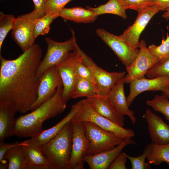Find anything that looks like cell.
<instances>
[{"instance_id": "cell-37", "label": "cell", "mask_w": 169, "mask_h": 169, "mask_svg": "<svg viewBox=\"0 0 169 169\" xmlns=\"http://www.w3.org/2000/svg\"><path fill=\"white\" fill-rule=\"evenodd\" d=\"M127 159V154L121 152L111 163L108 169H126Z\"/></svg>"}, {"instance_id": "cell-22", "label": "cell", "mask_w": 169, "mask_h": 169, "mask_svg": "<svg viewBox=\"0 0 169 169\" xmlns=\"http://www.w3.org/2000/svg\"><path fill=\"white\" fill-rule=\"evenodd\" d=\"M28 169H51L49 163L39 147L28 140V144L23 146Z\"/></svg>"}, {"instance_id": "cell-14", "label": "cell", "mask_w": 169, "mask_h": 169, "mask_svg": "<svg viewBox=\"0 0 169 169\" xmlns=\"http://www.w3.org/2000/svg\"><path fill=\"white\" fill-rule=\"evenodd\" d=\"M61 85L62 80L55 66L47 69L40 78L37 98L31 107V111L51 98L58 87Z\"/></svg>"}, {"instance_id": "cell-42", "label": "cell", "mask_w": 169, "mask_h": 169, "mask_svg": "<svg viewBox=\"0 0 169 169\" xmlns=\"http://www.w3.org/2000/svg\"></svg>"}, {"instance_id": "cell-39", "label": "cell", "mask_w": 169, "mask_h": 169, "mask_svg": "<svg viewBox=\"0 0 169 169\" xmlns=\"http://www.w3.org/2000/svg\"><path fill=\"white\" fill-rule=\"evenodd\" d=\"M34 5L33 10L42 17L46 14L45 6L47 0H32Z\"/></svg>"}, {"instance_id": "cell-13", "label": "cell", "mask_w": 169, "mask_h": 169, "mask_svg": "<svg viewBox=\"0 0 169 169\" xmlns=\"http://www.w3.org/2000/svg\"><path fill=\"white\" fill-rule=\"evenodd\" d=\"M160 11L158 7L154 5L138 13L133 24L129 26L119 37L132 48H139L141 33L151 19Z\"/></svg>"}, {"instance_id": "cell-12", "label": "cell", "mask_w": 169, "mask_h": 169, "mask_svg": "<svg viewBox=\"0 0 169 169\" xmlns=\"http://www.w3.org/2000/svg\"><path fill=\"white\" fill-rule=\"evenodd\" d=\"M140 51L132 63L126 67L127 73L125 77V82L130 84L135 79L144 77L147 71L155 64L159 61L149 51L146 42L140 41Z\"/></svg>"}, {"instance_id": "cell-2", "label": "cell", "mask_w": 169, "mask_h": 169, "mask_svg": "<svg viewBox=\"0 0 169 169\" xmlns=\"http://www.w3.org/2000/svg\"><path fill=\"white\" fill-rule=\"evenodd\" d=\"M63 85L57 88L54 94L30 113L16 118L15 135L19 137H33L43 131L47 120L54 118L65 110L67 101L63 97Z\"/></svg>"}, {"instance_id": "cell-7", "label": "cell", "mask_w": 169, "mask_h": 169, "mask_svg": "<svg viewBox=\"0 0 169 169\" xmlns=\"http://www.w3.org/2000/svg\"><path fill=\"white\" fill-rule=\"evenodd\" d=\"M83 62L90 70L94 79L97 95L106 96L112 88L124 77L125 71L110 72L98 66L92 59L80 49Z\"/></svg>"}, {"instance_id": "cell-17", "label": "cell", "mask_w": 169, "mask_h": 169, "mask_svg": "<svg viewBox=\"0 0 169 169\" xmlns=\"http://www.w3.org/2000/svg\"><path fill=\"white\" fill-rule=\"evenodd\" d=\"M142 116L148 124V131L151 142L158 145L169 143V125L149 109L146 110Z\"/></svg>"}, {"instance_id": "cell-31", "label": "cell", "mask_w": 169, "mask_h": 169, "mask_svg": "<svg viewBox=\"0 0 169 169\" xmlns=\"http://www.w3.org/2000/svg\"><path fill=\"white\" fill-rule=\"evenodd\" d=\"M16 18L12 14L0 12V52L3 41L9 32L12 30Z\"/></svg>"}, {"instance_id": "cell-3", "label": "cell", "mask_w": 169, "mask_h": 169, "mask_svg": "<svg viewBox=\"0 0 169 169\" xmlns=\"http://www.w3.org/2000/svg\"><path fill=\"white\" fill-rule=\"evenodd\" d=\"M73 126L66 124L55 136L41 146L52 169H69L72 146Z\"/></svg>"}, {"instance_id": "cell-30", "label": "cell", "mask_w": 169, "mask_h": 169, "mask_svg": "<svg viewBox=\"0 0 169 169\" xmlns=\"http://www.w3.org/2000/svg\"><path fill=\"white\" fill-rule=\"evenodd\" d=\"M150 52L159 61L165 60L169 58V35L167 32L165 39L163 37L161 44L156 46L152 44L147 48Z\"/></svg>"}, {"instance_id": "cell-10", "label": "cell", "mask_w": 169, "mask_h": 169, "mask_svg": "<svg viewBox=\"0 0 169 169\" xmlns=\"http://www.w3.org/2000/svg\"><path fill=\"white\" fill-rule=\"evenodd\" d=\"M96 32L125 67L132 63L139 52L140 49L132 48L119 36L113 34L103 28L97 29Z\"/></svg>"}, {"instance_id": "cell-15", "label": "cell", "mask_w": 169, "mask_h": 169, "mask_svg": "<svg viewBox=\"0 0 169 169\" xmlns=\"http://www.w3.org/2000/svg\"><path fill=\"white\" fill-rule=\"evenodd\" d=\"M130 88L129 93L126 98L129 107L137 95L146 91H161L169 99V76L135 79L130 83Z\"/></svg>"}, {"instance_id": "cell-27", "label": "cell", "mask_w": 169, "mask_h": 169, "mask_svg": "<svg viewBox=\"0 0 169 169\" xmlns=\"http://www.w3.org/2000/svg\"><path fill=\"white\" fill-rule=\"evenodd\" d=\"M97 95V90L93 83L84 79L76 77L71 98L76 99L83 97L88 98Z\"/></svg>"}, {"instance_id": "cell-1", "label": "cell", "mask_w": 169, "mask_h": 169, "mask_svg": "<svg viewBox=\"0 0 169 169\" xmlns=\"http://www.w3.org/2000/svg\"><path fill=\"white\" fill-rule=\"evenodd\" d=\"M42 55L41 47L34 44L14 59L0 55V101L11 104L17 112L30 110L37 99Z\"/></svg>"}, {"instance_id": "cell-4", "label": "cell", "mask_w": 169, "mask_h": 169, "mask_svg": "<svg viewBox=\"0 0 169 169\" xmlns=\"http://www.w3.org/2000/svg\"><path fill=\"white\" fill-rule=\"evenodd\" d=\"M82 105L80 111L71 121L92 122L123 140L131 138L135 136L134 131L131 129L120 126L98 114L93 108L86 98L82 100Z\"/></svg>"}, {"instance_id": "cell-26", "label": "cell", "mask_w": 169, "mask_h": 169, "mask_svg": "<svg viewBox=\"0 0 169 169\" xmlns=\"http://www.w3.org/2000/svg\"><path fill=\"white\" fill-rule=\"evenodd\" d=\"M148 162L159 166L164 162L169 165V143L158 145L151 143V147L147 155Z\"/></svg>"}, {"instance_id": "cell-25", "label": "cell", "mask_w": 169, "mask_h": 169, "mask_svg": "<svg viewBox=\"0 0 169 169\" xmlns=\"http://www.w3.org/2000/svg\"><path fill=\"white\" fill-rule=\"evenodd\" d=\"M86 8L92 11L97 16L103 14H111L118 15L123 19L127 18L126 9L121 0H109L106 3L97 7L87 6Z\"/></svg>"}, {"instance_id": "cell-11", "label": "cell", "mask_w": 169, "mask_h": 169, "mask_svg": "<svg viewBox=\"0 0 169 169\" xmlns=\"http://www.w3.org/2000/svg\"><path fill=\"white\" fill-rule=\"evenodd\" d=\"M80 48L70 52L63 60L55 66L62 80L63 85V97L66 101L71 98L76 81L75 65L81 57Z\"/></svg>"}, {"instance_id": "cell-40", "label": "cell", "mask_w": 169, "mask_h": 169, "mask_svg": "<svg viewBox=\"0 0 169 169\" xmlns=\"http://www.w3.org/2000/svg\"><path fill=\"white\" fill-rule=\"evenodd\" d=\"M154 5L158 6L160 11H164L169 8V0H155Z\"/></svg>"}, {"instance_id": "cell-38", "label": "cell", "mask_w": 169, "mask_h": 169, "mask_svg": "<svg viewBox=\"0 0 169 169\" xmlns=\"http://www.w3.org/2000/svg\"><path fill=\"white\" fill-rule=\"evenodd\" d=\"M28 143V140L21 142H16L11 143H5L4 141L0 142V162L3 159L6 152L11 148L18 146H24Z\"/></svg>"}, {"instance_id": "cell-24", "label": "cell", "mask_w": 169, "mask_h": 169, "mask_svg": "<svg viewBox=\"0 0 169 169\" xmlns=\"http://www.w3.org/2000/svg\"><path fill=\"white\" fill-rule=\"evenodd\" d=\"M23 146L20 145L14 147L8 150L4 154L3 160L8 161V169H28V165Z\"/></svg>"}, {"instance_id": "cell-21", "label": "cell", "mask_w": 169, "mask_h": 169, "mask_svg": "<svg viewBox=\"0 0 169 169\" xmlns=\"http://www.w3.org/2000/svg\"><path fill=\"white\" fill-rule=\"evenodd\" d=\"M17 112L8 102L0 101V142L5 138L15 135Z\"/></svg>"}, {"instance_id": "cell-19", "label": "cell", "mask_w": 169, "mask_h": 169, "mask_svg": "<svg viewBox=\"0 0 169 169\" xmlns=\"http://www.w3.org/2000/svg\"><path fill=\"white\" fill-rule=\"evenodd\" d=\"M82 100L71 106L70 111L61 121L53 127L43 131L38 135L29 139L31 142L41 148L42 146L56 136L65 125L75 116L80 111L82 105Z\"/></svg>"}, {"instance_id": "cell-8", "label": "cell", "mask_w": 169, "mask_h": 169, "mask_svg": "<svg viewBox=\"0 0 169 169\" xmlns=\"http://www.w3.org/2000/svg\"><path fill=\"white\" fill-rule=\"evenodd\" d=\"M42 17L33 10L30 13L16 18L11 35L23 52L34 44L36 39L33 33L34 25L37 20Z\"/></svg>"}, {"instance_id": "cell-36", "label": "cell", "mask_w": 169, "mask_h": 169, "mask_svg": "<svg viewBox=\"0 0 169 169\" xmlns=\"http://www.w3.org/2000/svg\"><path fill=\"white\" fill-rule=\"evenodd\" d=\"M72 0H47L46 4V13L59 14L65 6Z\"/></svg>"}, {"instance_id": "cell-28", "label": "cell", "mask_w": 169, "mask_h": 169, "mask_svg": "<svg viewBox=\"0 0 169 169\" xmlns=\"http://www.w3.org/2000/svg\"><path fill=\"white\" fill-rule=\"evenodd\" d=\"M146 104L154 111L163 115L169 122V99L166 95H156L152 99L147 100Z\"/></svg>"}, {"instance_id": "cell-5", "label": "cell", "mask_w": 169, "mask_h": 169, "mask_svg": "<svg viewBox=\"0 0 169 169\" xmlns=\"http://www.w3.org/2000/svg\"><path fill=\"white\" fill-rule=\"evenodd\" d=\"M82 122L84 127L86 135L90 142L87 155H94L112 149L124 140L92 122Z\"/></svg>"}, {"instance_id": "cell-29", "label": "cell", "mask_w": 169, "mask_h": 169, "mask_svg": "<svg viewBox=\"0 0 169 169\" xmlns=\"http://www.w3.org/2000/svg\"><path fill=\"white\" fill-rule=\"evenodd\" d=\"M59 14L47 13L44 16L38 19L36 21L34 28V35L36 38L40 35H44L48 33L50 25L53 21L57 17Z\"/></svg>"}, {"instance_id": "cell-34", "label": "cell", "mask_w": 169, "mask_h": 169, "mask_svg": "<svg viewBox=\"0 0 169 169\" xmlns=\"http://www.w3.org/2000/svg\"><path fill=\"white\" fill-rule=\"evenodd\" d=\"M155 0H121L126 9L134 10L138 13L154 5Z\"/></svg>"}, {"instance_id": "cell-35", "label": "cell", "mask_w": 169, "mask_h": 169, "mask_svg": "<svg viewBox=\"0 0 169 169\" xmlns=\"http://www.w3.org/2000/svg\"><path fill=\"white\" fill-rule=\"evenodd\" d=\"M75 71L76 77L90 81L95 85L91 72L89 68L83 62L81 54L80 58L75 64Z\"/></svg>"}, {"instance_id": "cell-41", "label": "cell", "mask_w": 169, "mask_h": 169, "mask_svg": "<svg viewBox=\"0 0 169 169\" xmlns=\"http://www.w3.org/2000/svg\"><path fill=\"white\" fill-rule=\"evenodd\" d=\"M164 13L162 15V17L166 20L169 19V8L166 9Z\"/></svg>"}, {"instance_id": "cell-20", "label": "cell", "mask_w": 169, "mask_h": 169, "mask_svg": "<svg viewBox=\"0 0 169 169\" xmlns=\"http://www.w3.org/2000/svg\"><path fill=\"white\" fill-rule=\"evenodd\" d=\"M125 83V77L117 83L110 90L107 97L112 105L122 116H128L132 123L135 125L136 119L134 112L129 109L126 97L124 91V85Z\"/></svg>"}, {"instance_id": "cell-23", "label": "cell", "mask_w": 169, "mask_h": 169, "mask_svg": "<svg viewBox=\"0 0 169 169\" xmlns=\"http://www.w3.org/2000/svg\"><path fill=\"white\" fill-rule=\"evenodd\" d=\"M60 17L64 20L76 23H89L94 22L97 16L92 11L80 7L64 8Z\"/></svg>"}, {"instance_id": "cell-32", "label": "cell", "mask_w": 169, "mask_h": 169, "mask_svg": "<svg viewBox=\"0 0 169 169\" xmlns=\"http://www.w3.org/2000/svg\"><path fill=\"white\" fill-rule=\"evenodd\" d=\"M146 75L150 79L169 76V58L155 64L147 71Z\"/></svg>"}, {"instance_id": "cell-16", "label": "cell", "mask_w": 169, "mask_h": 169, "mask_svg": "<svg viewBox=\"0 0 169 169\" xmlns=\"http://www.w3.org/2000/svg\"><path fill=\"white\" fill-rule=\"evenodd\" d=\"M130 144L136 145V143L131 138L125 139L112 149L94 155H85L84 160L87 163L90 169H108L111 163L121 152L123 148Z\"/></svg>"}, {"instance_id": "cell-6", "label": "cell", "mask_w": 169, "mask_h": 169, "mask_svg": "<svg viewBox=\"0 0 169 169\" xmlns=\"http://www.w3.org/2000/svg\"><path fill=\"white\" fill-rule=\"evenodd\" d=\"M68 40L61 42L55 41L49 38H45L47 45L46 54L39 65L38 75L40 78L43 74L49 68L55 66L63 60L71 52L75 50L78 45L74 32Z\"/></svg>"}, {"instance_id": "cell-18", "label": "cell", "mask_w": 169, "mask_h": 169, "mask_svg": "<svg viewBox=\"0 0 169 169\" xmlns=\"http://www.w3.org/2000/svg\"><path fill=\"white\" fill-rule=\"evenodd\" d=\"M93 108L98 114L112 121L123 127L124 117L115 109L107 96L98 95L87 98Z\"/></svg>"}, {"instance_id": "cell-9", "label": "cell", "mask_w": 169, "mask_h": 169, "mask_svg": "<svg viewBox=\"0 0 169 169\" xmlns=\"http://www.w3.org/2000/svg\"><path fill=\"white\" fill-rule=\"evenodd\" d=\"M73 126L72 151L69 169H84V156L90 146L82 122L71 121Z\"/></svg>"}, {"instance_id": "cell-33", "label": "cell", "mask_w": 169, "mask_h": 169, "mask_svg": "<svg viewBox=\"0 0 169 169\" xmlns=\"http://www.w3.org/2000/svg\"><path fill=\"white\" fill-rule=\"evenodd\" d=\"M151 147V143L145 147L143 153L137 157L131 156L127 155V158L131 163V169H148L151 168V164L145 162Z\"/></svg>"}]
</instances>
